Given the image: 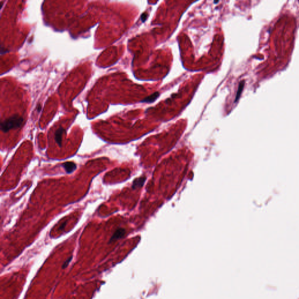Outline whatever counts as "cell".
Returning <instances> with one entry per match:
<instances>
[{
    "instance_id": "6da1fadb",
    "label": "cell",
    "mask_w": 299,
    "mask_h": 299,
    "mask_svg": "<svg viewBox=\"0 0 299 299\" xmlns=\"http://www.w3.org/2000/svg\"><path fill=\"white\" fill-rule=\"evenodd\" d=\"M23 122V118L18 115L11 116L2 121L1 123V129L3 132L6 133L12 129L19 128Z\"/></svg>"
},
{
    "instance_id": "7a4b0ae2",
    "label": "cell",
    "mask_w": 299,
    "mask_h": 299,
    "mask_svg": "<svg viewBox=\"0 0 299 299\" xmlns=\"http://www.w3.org/2000/svg\"><path fill=\"white\" fill-rule=\"evenodd\" d=\"M64 132V129L60 127V128H58L57 130L56 131L54 134L55 140H56V142L57 143L58 146L60 147H62V139H63V133Z\"/></svg>"
},
{
    "instance_id": "3957f363",
    "label": "cell",
    "mask_w": 299,
    "mask_h": 299,
    "mask_svg": "<svg viewBox=\"0 0 299 299\" xmlns=\"http://www.w3.org/2000/svg\"><path fill=\"white\" fill-rule=\"evenodd\" d=\"M126 233V230L124 229V228H119V229H117V230H116V231L114 233L113 236H112V237L110 238V239L109 240V243H112V242L116 241L117 240L120 239V238H122L123 237L125 236Z\"/></svg>"
},
{
    "instance_id": "277c9868",
    "label": "cell",
    "mask_w": 299,
    "mask_h": 299,
    "mask_svg": "<svg viewBox=\"0 0 299 299\" xmlns=\"http://www.w3.org/2000/svg\"><path fill=\"white\" fill-rule=\"evenodd\" d=\"M62 167L64 168L65 171L68 174H70V173L74 172L77 168L76 164L74 162H71V161H68V162L63 163L62 164Z\"/></svg>"
},
{
    "instance_id": "5b68a950",
    "label": "cell",
    "mask_w": 299,
    "mask_h": 299,
    "mask_svg": "<svg viewBox=\"0 0 299 299\" xmlns=\"http://www.w3.org/2000/svg\"><path fill=\"white\" fill-rule=\"evenodd\" d=\"M145 181L146 178L144 177H141L139 178L138 179H136L134 181L133 183L132 188L135 189H136V188L142 187V186H143L144 182H145Z\"/></svg>"
},
{
    "instance_id": "8992f818",
    "label": "cell",
    "mask_w": 299,
    "mask_h": 299,
    "mask_svg": "<svg viewBox=\"0 0 299 299\" xmlns=\"http://www.w3.org/2000/svg\"><path fill=\"white\" fill-rule=\"evenodd\" d=\"M159 96V92H155V93H154L153 94H152V95H151L150 96L146 98L144 100H142V102H147V103H151V102L155 101V100H157Z\"/></svg>"
},
{
    "instance_id": "52a82bcc",
    "label": "cell",
    "mask_w": 299,
    "mask_h": 299,
    "mask_svg": "<svg viewBox=\"0 0 299 299\" xmlns=\"http://www.w3.org/2000/svg\"><path fill=\"white\" fill-rule=\"evenodd\" d=\"M244 85V81H242L241 83H240V85H239V87H238L237 93V96L236 97V100H235V102L237 101L238 99H239L240 95H241V92H242V91H243Z\"/></svg>"
},
{
    "instance_id": "ba28073f",
    "label": "cell",
    "mask_w": 299,
    "mask_h": 299,
    "mask_svg": "<svg viewBox=\"0 0 299 299\" xmlns=\"http://www.w3.org/2000/svg\"><path fill=\"white\" fill-rule=\"evenodd\" d=\"M72 258H73V256H70L68 258H67V259L64 262V263H63V266H62V268L63 269H64L65 268H67V266H68V264L70 263V262L71 261Z\"/></svg>"
},
{
    "instance_id": "9c48e42d",
    "label": "cell",
    "mask_w": 299,
    "mask_h": 299,
    "mask_svg": "<svg viewBox=\"0 0 299 299\" xmlns=\"http://www.w3.org/2000/svg\"><path fill=\"white\" fill-rule=\"evenodd\" d=\"M146 17H147V15H146V13H143V14H142V16H141V19H142L143 22L145 21V20L146 19Z\"/></svg>"
},
{
    "instance_id": "30bf717a",
    "label": "cell",
    "mask_w": 299,
    "mask_h": 299,
    "mask_svg": "<svg viewBox=\"0 0 299 299\" xmlns=\"http://www.w3.org/2000/svg\"><path fill=\"white\" fill-rule=\"evenodd\" d=\"M65 224H66V223H63V225H62V226H61V227H60V229H61V230H63V228H64V226H65Z\"/></svg>"
},
{
    "instance_id": "8fae6325",
    "label": "cell",
    "mask_w": 299,
    "mask_h": 299,
    "mask_svg": "<svg viewBox=\"0 0 299 299\" xmlns=\"http://www.w3.org/2000/svg\"><path fill=\"white\" fill-rule=\"evenodd\" d=\"M38 109H39V110H38V111H39H39H40V110H41V106H40V105H38V106H37V109H38Z\"/></svg>"
}]
</instances>
